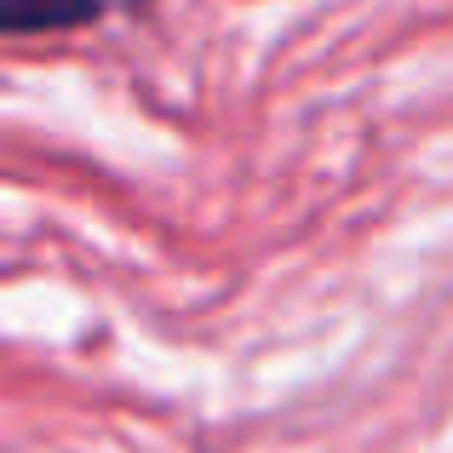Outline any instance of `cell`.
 <instances>
[{
    "label": "cell",
    "instance_id": "cell-1",
    "mask_svg": "<svg viewBox=\"0 0 453 453\" xmlns=\"http://www.w3.org/2000/svg\"><path fill=\"white\" fill-rule=\"evenodd\" d=\"M104 12V0H0L6 35H41V29H75Z\"/></svg>",
    "mask_w": 453,
    "mask_h": 453
}]
</instances>
